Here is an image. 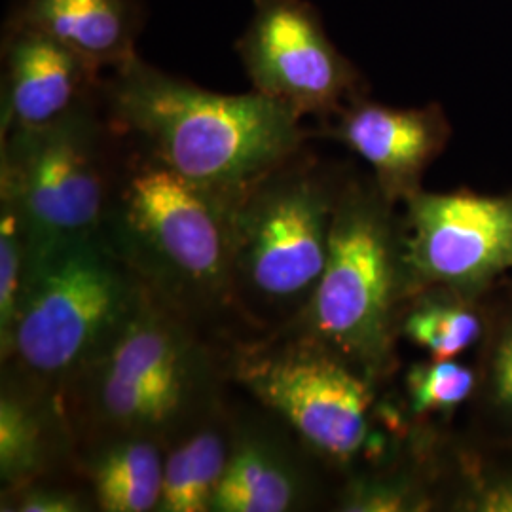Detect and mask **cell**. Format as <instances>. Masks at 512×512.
I'll return each mask as SVG.
<instances>
[{
  "instance_id": "obj_1",
  "label": "cell",
  "mask_w": 512,
  "mask_h": 512,
  "mask_svg": "<svg viewBox=\"0 0 512 512\" xmlns=\"http://www.w3.org/2000/svg\"><path fill=\"white\" fill-rule=\"evenodd\" d=\"M99 95L131 147L234 202L313 135L293 110L262 93L211 92L139 54L105 73Z\"/></svg>"
},
{
  "instance_id": "obj_2",
  "label": "cell",
  "mask_w": 512,
  "mask_h": 512,
  "mask_svg": "<svg viewBox=\"0 0 512 512\" xmlns=\"http://www.w3.org/2000/svg\"><path fill=\"white\" fill-rule=\"evenodd\" d=\"M234 203L122 137L120 167L99 232L148 293L226 346L247 336L232 298Z\"/></svg>"
},
{
  "instance_id": "obj_3",
  "label": "cell",
  "mask_w": 512,
  "mask_h": 512,
  "mask_svg": "<svg viewBox=\"0 0 512 512\" xmlns=\"http://www.w3.org/2000/svg\"><path fill=\"white\" fill-rule=\"evenodd\" d=\"M228 353L147 291L114 346L61 399L76 446L118 435L167 446L228 399Z\"/></svg>"
},
{
  "instance_id": "obj_4",
  "label": "cell",
  "mask_w": 512,
  "mask_h": 512,
  "mask_svg": "<svg viewBox=\"0 0 512 512\" xmlns=\"http://www.w3.org/2000/svg\"><path fill=\"white\" fill-rule=\"evenodd\" d=\"M145 285L101 234L31 249L2 384L61 403L141 308Z\"/></svg>"
},
{
  "instance_id": "obj_5",
  "label": "cell",
  "mask_w": 512,
  "mask_h": 512,
  "mask_svg": "<svg viewBox=\"0 0 512 512\" xmlns=\"http://www.w3.org/2000/svg\"><path fill=\"white\" fill-rule=\"evenodd\" d=\"M348 175L306 145L234 203L232 298L247 336L285 329L308 308Z\"/></svg>"
},
{
  "instance_id": "obj_6",
  "label": "cell",
  "mask_w": 512,
  "mask_h": 512,
  "mask_svg": "<svg viewBox=\"0 0 512 512\" xmlns=\"http://www.w3.org/2000/svg\"><path fill=\"white\" fill-rule=\"evenodd\" d=\"M414 293L395 203L374 179L349 173L334 213L325 272L308 308L285 329L319 340L384 384L397 365L399 325Z\"/></svg>"
},
{
  "instance_id": "obj_7",
  "label": "cell",
  "mask_w": 512,
  "mask_h": 512,
  "mask_svg": "<svg viewBox=\"0 0 512 512\" xmlns=\"http://www.w3.org/2000/svg\"><path fill=\"white\" fill-rule=\"evenodd\" d=\"M228 368L234 387L285 421L332 471L353 475L384 450L380 382L308 334L243 336L230 346Z\"/></svg>"
},
{
  "instance_id": "obj_8",
  "label": "cell",
  "mask_w": 512,
  "mask_h": 512,
  "mask_svg": "<svg viewBox=\"0 0 512 512\" xmlns=\"http://www.w3.org/2000/svg\"><path fill=\"white\" fill-rule=\"evenodd\" d=\"M0 141V202L18 211L31 249L101 232L122 137L99 92L48 124L0 133Z\"/></svg>"
},
{
  "instance_id": "obj_9",
  "label": "cell",
  "mask_w": 512,
  "mask_h": 512,
  "mask_svg": "<svg viewBox=\"0 0 512 512\" xmlns=\"http://www.w3.org/2000/svg\"><path fill=\"white\" fill-rule=\"evenodd\" d=\"M236 52L256 93L319 126L366 95L363 74L330 40L308 0H253Z\"/></svg>"
},
{
  "instance_id": "obj_10",
  "label": "cell",
  "mask_w": 512,
  "mask_h": 512,
  "mask_svg": "<svg viewBox=\"0 0 512 512\" xmlns=\"http://www.w3.org/2000/svg\"><path fill=\"white\" fill-rule=\"evenodd\" d=\"M404 205V253L416 293L439 285L473 296L511 270L512 194L420 190Z\"/></svg>"
},
{
  "instance_id": "obj_11",
  "label": "cell",
  "mask_w": 512,
  "mask_h": 512,
  "mask_svg": "<svg viewBox=\"0 0 512 512\" xmlns=\"http://www.w3.org/2000/svg\"><path fill=\"white\" fill-rule=\"evenodd\" d=\"M332 471L274 412L236 406V433L211 512L315 511Z\"/></svg>"
},
{
  "instance_id": "obj_12",
  "label": "cell",
  "mask_w": 512,
  "mask_h": 512,
  "mask_svg": "<svg viewBox=\"0 0 512 512\" xmlns=\"http://www.w3.org/2000/svg\"><path fill=\"white\" fill-rule=\"evenodd\" d=\"M319 133L365 160L380 192L397 205L420 192L452 129L439 105L399 109L361 95L319 126Z\"/></svg>"
},
{
  "instance_id": "obj_13",
  "label": "cell",
  "mask_w": 512,
  "mask_h": 512,
  "mask_svg": "<svg viewBox=\"0 0 512 512\" xmlns=\"http://www.w3.org/2000/svg\"><path fill=\"white\" fill-rule=\"evenodd\" d=\"M0 133L35 128L97 95L105 73L40 31L4 27Z\"/></svg>"
},
{
  "instance_id": "obj_14",
  "label": "cell",
  "mask_w": 512,
  "mask_h": 512,
  "mask_svg": "<svg viewBox=\"0 0 512 512\" xmlns=\"http://www.w3.org/2000/svg\"><path fill=\"white\" fill-rule=\"evenodd\" d=\"M6 25L40 31L109 73L137 55L145 8L141 0H16Z\"/></svg>"
},
{
  "instance_id": "obj_15",
  "label": "cell",
  "mask_w": 512,
  "mask_h": 512,
  "mask_svg": "<svg viewBox=\"0 0 512 512\" xmlns=\"http://www.w3.org/2000/svg\"><path fill=\"white\" fill-rule=\"evenodd\" d=\"M48 476H80L76 440L57 399L0 385V482L19 486Z\"/></svg>"
},
{
  "instance_id": "obj_16",
  "label": "cell",
  "mask_w": 512,
  "mask_h": 512,
  "mask_svg": "<svg viewBox=\"0 0 512 512\" xmlns=\"http://www.w3.org/2000/svg\"><path fill=\"white\" fill-rule=\"evenodd\" d=\"M164 463V444L148 437L118 435L76 446L78 475L101 512H158Z\"/></svg>"
},
{
  "instance_id": "obj_17",
  "label": "cell",
  "mask_w": 512,
  "mask_h": 512,
  "mask_svg": "<svg viewBox=\"0 0 512 512\" xmlns=\"http://www.w3.org/2000/svg\"><path fill=\"white\" fill-rule=\"evenodd\" d=\"M236 433L230 397L165 446L164 492L158 512H211L226 475Z\"/></svg>"
},
{
  "instance_id": "obj_18",
  "label": "cell",
  "mask_w": 512,
  "mask_h": 512,
  "mask_svg": "<svg viewBox=\"0 0 512 512\" xmlns=\"http://www.w3.org/2000/svg\"><path fill=\"white\" fill-rule=\"evenodd\" d=\"M484 323L471 296L450 287H423L404 306L399 336L433 359H454L480 340Z\"/></svg>"
},
{
  "instance_id": "obj_19",
  "label": "cell",
  "mask_w": 512,
  "mask_h": 512,
  "mask_svg": "<svg viewBox=\"0 0 512 512\" xmlns=\"http://www.w3.org/2000/svg\"><path fill=\"white\" fill-rule=\"evenodd\" d=\"M475 372L454 359L414 363L404 376L406 406L414 418L450 414L475 391Z\"/></svg>"
},
{
  "instance_id": "obj_20",
  "label": "cell",
  "mask_w": 512,
  "mask_h": 512,
  "mask_svg": "<svg viewBox=\"0 0 512 512\" xmlns=\"http://www.w3.org/2000/svg\"><path fill=\"white\" fill-rule=\"evenodd\" d=\"M31 262V243L18 211L0 202V351L8 346Z\"/></svg>"
},
{
  "instance_id": "obj_21",
  "label": "cell",
  "mask_w": 512,
  "mask_h": 512,
  "mask_svg": "<svg viewBox=\"0 0 512 512\" xmlns=\"http://www.w3.org/2000/svg\"><path fill=\"white\" fill-rule=\"evenodd\" d=\"M429 505L425 490L406 473H353L340 490L336 511L418 512Z\"/></svg>"
},
{
  "instance_id": "obj_22",
  "label": "cell",
  "mask_w": 512,
  "mask_h": 512,
  "mask_svg": "<svg viewBox=\"0 0 512 512\" xmlns=\"http://www.w3.org/2000/svg\"><path fill=\"white\" fill-rule=\"evenodd\" d=\"M0 511L92 512L97 505L82 476H48L2 488Z\"/></svg>"
},
{
  "instance_id": "obj_23",
  "label": "cell",
  "mask_w": 512,
  "mask_h": 512,
  "mask_svg": "<svg viewBox=\"0 0 512 512\" xmlns=\"http://www.w3.org/2000/svg\"><path fill=\"white\" fill-rule=\"evenodd\" d=\"M490 385L495 403L512 414V319L503 327L495 342Z\"/></svg>"
},
{
  "instance_id": "obj_24",
  "label": "cell",
  "mask_w": 512,
  "mask_h": 512,
  "mask_svg": "<svg viewBox=\"0 0 512 512\" xmlns=\"http://www.w3.org/2000/svg\"><path fill=\"white\" fill-rule=\"evenodd\" d=\"M467 511L512 512V478L478 486L467 501Z\"/></svg>"
}]
</instances>
